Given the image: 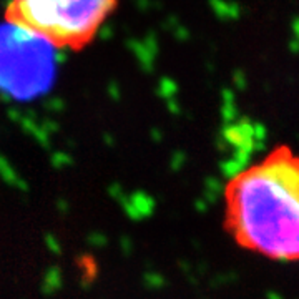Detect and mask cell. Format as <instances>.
<instances>
[{
  "label": "cell",
  "instance_id": "obj_1",
  "mask_svg": "<svg viewBox=\"0 0 299 299\" xmlns=\"http://www.w3.org/2000/svg\"><path fill=\"white\" fill-rule=\"evenodd\" d=\"M225 228L241 249L299 261V155L278 146L225 186Z\"/></svg>",
  "mask_w": 299,
  "mask_h": 299
},
{
  "label": "cell",
  "instance_id": "obj_2",
  "mask_svg": "<svg viewBox=\"0 0 299 299\" xmlns=\"http://www.w3.org/2000/svg\"><path fill=\"white\" fill-rule=\"evenodd\" d=\"M118 0H10L4 20L53 49L82 52L115 12Z\"/></svg>",
  "mask_w": 299,
  "mask_h": 299
},
{
  "label": "cell",
  "instance_id": "obj_3",
  "mask_svg": "<svg viewBox=\"0 0 299 299\" xmlns=\"http://www.w3.org/2000/svg\"><path fill=\"white\" fill-rule=\"evenodd\" d=\"M55 49L12 23L0 25V92L25 101L45 95L55 80Z\"/></svg>",
  "mask_w": 299,
  "mask_h": 299
},
{
  "label": "cell",
  "instance_id": "obj_4",
  "mask_svg": "<svg viewBox=\"0 0 299 299\" xmlns=\"http://www.w3.org/2000/svg\"><path fill=\"white\" fill-rule=\"evenodd\" d=\"M291 33H292L291 39L299 42V15H296L294 19L291 20Z\"/></svg>",
  "mask_w": 299,
  "mask_h": 299
},
{
  "label": "cell",
  "instance_id": "obj_5",
  "mask_svg": "<svg viewBox=\"0 0 299 299\" xmlns=\"http://www.w3.org/2000/svg\"><path fill=\"white\" fill-rule=\"evenodd\" d=\"M236 83L238 85H241V87H244V75L239 71V73H236Z\"/></svg>",
  "mask_w": 299,
  "mask_h": 299
}]
</instances>
